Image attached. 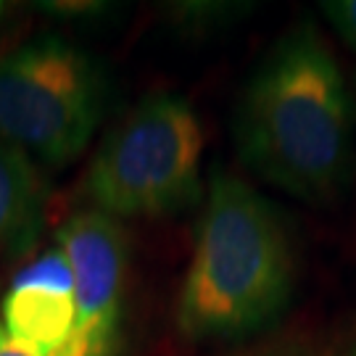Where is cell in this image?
<instances>
[{"label":"cell","instance_id":"1","mask_svg":"<svg viewBox=\"0 0 356 356\" xmlns=\"http://www.w3.org/2000/svg\"><path fill=\"white\" fill-rule=\"evenodd\" d=\"M243 164L306 204H330L351 169V101L314 24L293 26L264 56L238 108Z\"/></svg>","mask_w":356,"mask_h":356},{"label":"cell","instance_id":"5","mask_svg":"<svg viewBox=\"0 0 356 356\" xmlns=\"http://www.w3.org/2000/svg\"><path fill=\"white\" fill-rule=\"evenodd\" d=\"M72 264L76 325L66 356H114L122 332L127 235L119 219L95 209L76 211L56 232Z\"/></svg>","mask_w":356,"mask_h":356},{"label":"cell","instance_id":"8","mask_svg":"<svg viewBox=\"0 0 356 356\" xmlns=\"http://www.w3.org/2000/svg\"><path fill=\"white\" fill-rule=\"evenodd\" d=\"M322 8L332 26L356 48V0H335V3H325Z\"/></svg>","mask_w":356,"mask_h":356},{"label":"cell","instance_id":"4","mask_svg":"<svg viewBox=\"0 0 356 356\" xmlns=\"http://www.w3.org/2000/svg\"><path fill=\"white\" fill-rule=\"evenodd\" d=\"M103 74L85 51L40 38L0 56V143L35 164H72L103 116Z\"/></svg>","mask_w":356,"mask_h":356},{"label":"cell","instance_id":"2","mask_svg":"<svg viewBox=\"0 0 356 356\" xmlns=\"http://www.w3.org/2000/svg\"><path fill=\"white\" fill-rule=\"evenodd\" d=\"M293 293V248L277 209L214 172L175 322L191 341H235L272 325Z\"/></svg>","mask_w":356,"mask_h":356},{"label":"cell","instance_id":"3","mask_svg":"<svg viewBox=\"0 0 356 356\" xmlns=\"http://www.w3.org/2000/svg\"><path fill=\"white\" fill-rule=\"evenodd\" d=\"M201 159L204 129L191 103L151 92L101 143L85 191L114 219L177 214L201 195Z\"/></svg>","mask_w":356,"mask_h":356},{"label":"cell","instance_id":"7","mask_svg":"<svg viewBox=\"0 0 356 356\" xmlns=\"http://www.w3.org/2000/svg\"><path fill=\"white\" fill-rule=\"evenodd\" d=\"M42 179L38 164L0 143V248L26 241L40 222Z\"/></svg>","mask_w":356,"mask_h":356},{"label":"cell","instance_id":"9","mask_svg":"<svg viewBox=\"0 0 356 356\" xmlns=\"http://www.w3.org/2000/svg\"><path fill=\"white\" fill-rule=\"evenodd\" d=\"M0 356H40V354L29 351L26 346L16 343L11 335H8V330L3 327V322H0Z\"/></svg>","mask_w":356,"mask_h":356},{"label":"cell","instance_id":"6","mask_svg":"<svg viewBox=\"0 0 356 356\" xmlns=\"http://www.w3.org/2000/svg\"><path fill=\"white\" fill-rule=\"evenodd\" d=\"M0 322L29 351L66 356L76 325V296L72 264L58 245L13 277L0 301Z\"/></svg>","mask_w":356,"mask_h":356},{"label":"cell","instance_id":"10","mask_svg":"<svg viewBox=\"0 0 356 356\" xmlns=\"http://www.w3.org/2000/svg\"><path fill=\"white\" fill-rule=\"evenodd\" d=\"M348 356H356V348H354V351H351V354H348Z\"/></svg>","mask_w":356,"mask_h":356}]
</instances>
